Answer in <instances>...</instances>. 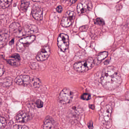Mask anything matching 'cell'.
<instances>
[{"label":"cell","instance_id":"obj_1","mask_svg":"<svg viewBox=\"0 0 129 129\" xmlns=\"http://www.w3.org/2000/svg\"><path fill=\"white\" fill-rule=\"evenodd\" d=\"M101 82L103 87L106 89L110 90L115 89L122 83L120 73L114 67H107L102 71Z\"/></svg>","mask_w":129,"mask_h":129},{"label":"cell","instance_id":"obj_2","mask_svg":"<svg viewBox=\"0 0 129 129\" xmlns=\"http://www.w3.org/2000/svg\"><path fill=\"white\" fill-rule=\"evenodd\" d=\"M94 61L92 57L84 61L77 62L74 63L73 68L75 70L79 72H85L88 71L92 68Z\"/></svg>","mask_w":129,"mask_h":129},{"label":"cell","instance_id":"obj_3","mask_svg":"<svg viewBox=\"0 0 129 129\" xmlns=\"http://www.w3.org/2000/svg\"><path fill=\"white\" fill-rule=\"evenodd\" d=\"M35 36L32 35L20 39L17 44L16 48L17 51L20 52L23 51L27 47L35 41Z\"/></svg>","mask_w":129,"mask_h":129},{"label":"cell","instance_id":"obj_4","mask_svg":"<svg viewBox=\"0 0 129 129\" xmlns=\"http://www.w3.org/2000/svg\"><path fill=\"white\" fill-rule=\"evenodd\" d=\"M73 93L68 88H64L61 91L59 96V101L63 104H69L72 101Z\"/></svg>","mask_w":129,"mask_h":129},{"label":"cell","instance_id":"obj_5","mask_svg":"<svg viewBox=\"0 0 129 129\" xmlns=\"http://www.w3.org/2000/svg\"><path fill=\"white\" fill-rule=\"evenodd\" d=\"M58 47L63 52H65L68 48L69 45V36L64 33L59 35L57 39Z\"/></svg>","mask_w":129,"mask_h":129},{"label":"cell","instance_id":"obj_6","mask_svg":"<svg viewBox=\"0 0 129 129\" xmlns=\"http://www.w3.org/2000/svg\"><path fill=\"white\" fill-rule=\"evenodd\" d=\"M75 16V13L73 11H67L61 20V25L64 27L70 26L74 22Z\"/></svg>","mask_w":129,"mask_h":129},{"label":"cell","instance_id":"obj_7","mask_svg":"<svg viewBox=\"0 0 129 129\" xmlns=\"http://www.w3.org/2000/svg\"><path fill=\"white\" fill-rule=\"evenodd\" d=\"M92 7V4L89 0H83L77 5V13L79 14H82L91 10Z\"/></svg>","mask_w":129,"mask_h":129},{"label":"cell","instance_id":"obj_8","mask_svg":"<svg viewBox=\"0 0 129 129\" xmlns=\"http://www.w3.org/2000/svg\"><path fill=\"white\" fill-rule=\"evenodd\" d=\"M38 31V29L37 26L32 24H28L24 26L21 29L19 33L17 35L18 36H21L23 35L37 33Z\"/></svg>","mask_w":129,"mask_h":129},{"label":"cell","instance_id":"obj_9","mask_svg":"<svg viewBox=\"0 0 129 129\" xmlns=\"http://www.w3.org/2000/svg\"><path fill=\"white\" fill-rule=\"evenodd\" d=\"M50 54V50L48 46L43 47L36 55V59L39 61L46 60Z\"/></svg>","mask_w":129,"mask_h":129},{"label":"cell","instance_id":"obj_10","mask_svg":"<svg viewBox=\"0 0 129 129\" xmlns=\"http://www.w3.org/2000/svg\"><path fill=\"white\" fill-rule=\"evenodd\" d=\"M30 77L27 75H22L18 76L15 79V83L20 85H29L30 83Z\"/></svg>","mask_w":129,"mask_h":129},{"label":"cell","instance_id":"obj_11","mask_svg":"<svg viewBox=\"0 0 129 129\" xmlns=\"http://www.w3.org/2000/svg\"><path fill=\"white\" fill-rule=\"evenodd\" d=\"M32 14L35 19L40 21L43 17V9L40 7H35L32 9Z\"/></svg>","mask_w":129,"mask_h":129},{"label":"cell","instance_id":"obj_12","mask_svg":"<svg viewBox=\"0 0 129 129\" xmlns=\"http://www.w3.org/2000/svg\"><path fill=\"white\" fill-rule=\"evenodd\" d=\"M29 115L24 111H20L15 116L16 121L18 122H27L29 121Z\"/></svg>","mask_w":129,"mask_h":129},{"label":"cell","instance_id":"obj_13","mask_svg":"<svg viewBox=\"0 0 129 129\" xmlns=\"http://www.w3.org/2000/svg\"><path fill=\"white\" fill-rule=\"evenodd\" d=\"M9 35L8 32L5 30L0 31V48L3 47L7 44Z\"/></svg>","mask_w":129,"mask_h":129},{"label":"cell","instance_id":"obj_14","mask_svg":"<svg viewBox=\"0 0 129 129\" xmlns=\"http://www.w3.org/2000/svg\"><path fill=\"white\" fill-rule=\"evenodd\" d=\"M20 57L18 54H14L7 60L8 63L13 66H18L20 64Z\"/></svg>","mask_w":129,"mask_h":129},{"label":"cell","instance_id":"obj_15","mask_svg":"<svg viewBox=\"0 0 129 129\" xmlns=\"http://www.w3.org/2000/svg\"><path fill=\"white\" fill-rule=\"evenodd\" d=\"M54 120L50 117H46L44 121V129H52L54 126Z\"/></svg>","mask_w":129,"mask_h":129},{"label":"cell","instance_id":"obj_16","mask_svg":"<svg viewBox=\"0 0 129 129\" xmlns=\"http://www.w3.org/2000/svg\"><path fill=\"white\" fill-rule=\"evenodd\" d=\"M22 28L20 25L18 23L14 22L12 23L9 27V30L11 33L17 35L21 31Z\"/></svg>","mask_w":129,"mask_h":129},{"label":"cell","instance_id":"obj_17","mask_svg":"<svg viewBox=\"0 0 129 129\" xmlns=\"http://www.w3.org/2000/svg\"><path fill=\"white\" fill-rule=\"evenodd\" d=\"M112 111V108L110 105H108L105 107L104 111L103 114L104 119L105 121H109V119L110 118Z\"/></svg>","mask_w":129,"mask_h":129},{"label":"cell","instance_id":"obj_18","mask_svg":"<svg viewBox=\"0 0 129 129\" xmlns=\"http://www.w3.org/2000/svg\"><path fill=\"white\" fill-rule=\"evenodd\" d=\"M41 82L40 80L36 77H34L30 80L29 84L32 88H38L41 85Z\"/></svg>","mask_w":129,"mask_h":129},{"label":"cell","instance_id":"obj_19","mask_svg":"<svg viewBox=\"0 0 129 129\" xmlns=\"http://www.w3.org/2000/svg\"><path fill=\"white\" fill-rule=\"evenodd\" d=\"M13 0H0V8L5 9L8 7L11 4Z\"/></svg>","mask_w":129,"mask_h":129},{"label":"cell","instance_id":"obj_20","mask_svg":"<svg viewBox=\"0 0 129 129\" xmlns=\"http://www.w3.org/2000/svg\"><path fill=\"white\" fill-rule=\"evenodd\" d=\"M108 54V53L106 51L101 52L98 55L97 57V59L99 61H102L107 57Z\"/></svg>","mask_w":129,"mask_h":129},{"label":"cell","instance_id":"obj_21","mask_svg":"<svg viewBox=\"0 0 129 129\" xmlns=\"http://www.w3.org/2000/svg\"><path fill=\"white\" fill-rule=\"evenodd\" d=\"M30 3L29 2L22 1L21 2L20 5V8L21 10L24 12H25L27 10L29 6Z\"/></svg>","mask_w":129,"mask_h":129},{"label":"cell","instance_id":"obj_22","mask_svg":"<svg viewBox=\"0 0 129 129\" xmlns=\"http://www.w3.org/2000/svg\"><path fill=\"white\" fill-rule=\"evenodd\" d=\"M7 125L6 119L4 117H0V129H4Z\"/></svg>","mask_w":129,"mask_h":129},{"label":"cell","instance_id":"obj_23","mask_svg":"<svg viewBox=\"0 0 129 129\" xmlns=\"http://www.w3.org/2000/svg\"><path fill=\"white\" fill-rule=\"evenodd\" d=\"M10 129H29L27 126L24 125H15L13 126Z\"/></svg>","mask_w":129,"mask_h":129},{"label":"cell","instance_id":"obj_24","mask_svg":"<svg viewBox=\"0 0 129 129\" xmlns=\"http://www.w3.org/2000/svg\"><path fill=\"white\" fill-rule=\"evenodd\" d=\"M94 23L99 25H104L105 24L104 20L101 18H97L94 20Z\"/></svg>","mask_w":129,"mask_h":129},{"label":"cell","instance_id":"obj_25","mask_svg":"<svg viewBox=\"0 0 129 129\" xmlns=\"http://www.w3.org/2000/svg\"><path fill=\"white\" fill-rule=\"evenodd\" d=\"M81 98L82 100L85 101H88L91 99V95L88 93H84L82 95L81 97Z\"/></svg>","mask_w":129,"mask_h":129},{"label":"cell","instance_id":"obj_26","mask_svg":"<svg viewBox=\"0 0 129 129\" xmlns=\"http://www.w3.org/2000/svg\"><path fill=\"white\" fill-rule=\"evenodd\" d=\"M36 107L39 108H42L43 107V104H44L43 102L40 99H38L36 101Z\"/></svg>","mask_w":129,"mask_h":129},{"label":"cell","instance_id":"obj_27","mask_svg":"<svg viewBox=\"0 0 129 129\" xmlns=\"http://www.w3.org/2000/svg\"><path fill=\"white\" fill-rule=\"evenodd\" d=\"M4 72V68L2 66L0 65V77L1 76L3 75Z\"/></svg>","mask_w":129,"mask_h":129},{"label":"cell","instance_id":"obj_28","mask_svg":"<svg viewBox=\"0 0 129 129\" xmlns=\"http://www.w3.org/2000/svg\"><path fill=\"white\" fill-rule=\"evenodd\" d=\"M63 10V7H62V6H60V5L58 6L56 8V10L59 13H61Z\"/></svg>","mask_w":129,"mask_h":129},{"label":"cell","instance_id":"obj_29","mask_svg":"<svg viewBox=\"0 0 129 129\" xmlns=\"http://www.w3.org/2000/svg\"><path fill=\"white\" fill-rule=\"evenodd\" d=\"M88 126L89 129H93V122L92 121H90L88 123Z\"/></svg>","mask_w":129,"mask_h":129},{"label":"cell","instance_id":"obj_30","mask_svg":"<svg viewBox=\"0 0 129 129\" xmlns=\"http://www.w3.org/2000/svg\"><path fill=\"white\" fill-rule=\"evenodd\" d=\"M89 107L91 109H92V110L94 109L95 106L94 105H89Z\"/></svg>","mask_w":129,"mask_h":129},{"label":"cell","instance_id":"obj_31","mask_svg":"<svg viewBox=\"0 0 129 129\" xmlns=\"http://www.w3.org/2000/svg\"><path fill=\"white\" fill-rule=\"evenodd\" d=\"M77 1V0H70V2L72 4H73L75 3Z\"/></svg>","mask_w":129,"mask_h":129},{"label":"cell","instance_id":"obj_32","mask_svg":"<svg viewBox=\"0 0 129 129\" xmlns=\"http://www.w3.org/2000/svg\"><path fill=\"white\" fill-rule=\"evenodd\" d=\"M33 1V2H40L42 1L43 0H32Z\"/></svg>","mask_w":129,"mask_h":129},{"label":"cell","instance_id":"obj_33","mask_svg":"<svg viewBox=\"0 0 129 129\" xmlns=\"http://www.w3.org/2000/svg\"><path fill=\"white\" fill-rule=\"evenodd\" d=\"M2 103V100L1 99H0V105Z\"/></svg>","mask_w":129,"mask_h":129},{"label":"cell","instance_id":"obj_34","mask_svg":"<svg viewBox=\"0 0 129 129\" xmlns=\"http://www.w3.org/2000/svg\"><path fill=\"white\" fill-rule=\"evenodd\" d=\"M64 1H68V0H64Z\"/></svg>","mask_w":129,"mask_h":129}]
</instances>
